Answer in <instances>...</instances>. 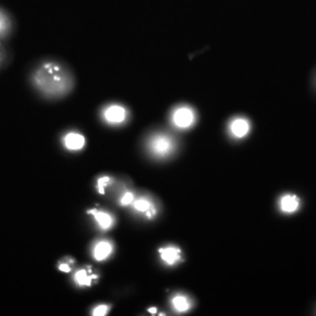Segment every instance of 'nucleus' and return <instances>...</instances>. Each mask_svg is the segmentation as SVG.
Masks as SVG:
<instances>
[{"label": "nucleus", "mask_w": 316, "mask_h": 316, "mask_svg": "<svg viewBox=\"0 0 316 316\" xmlns=\"http://www.w3.org/2000/svg\"><path fill=\"white\" fill-rule=\"evenodd\" d=\"M33 81L42 94L50 98H61L71 92L74 81L71 72L60 63L47 62L34 71Z\"/></svg>", "instance_id": "1"}, {"label": "nucleus", "mask_w": 316, "mask_h": 316, "mask_svg": "<svg viewBox=\"0 0 316 316\" xmlns=\"http://www.w3.org/2000/svg\"><path fill=\"white\" fill-rule=\"evenodd\" d=\"M175 148L174 139L165 133H156L148 142L150 153L157 158H167L174 151Z\"/></svg>", "instance_id": "2"}, {"label": "nucleus", "mask_w": 316, "mask_h": 316, "mask_svg": "<svg viewBox=\"0 0 316 316\" xmlns=\"http://www.w3.org/2000/svg\"><path fill=\"white\" fill-rule=\"evenodd\" d=\"M195 121V112L189 106H179L172 113V122L178 129H189Z\"/></svg>", "instance_id": "3"}, {"label": "nucleus", "mask_w": 316, "mask_h": 316, "mask_svg": "<svg viewBox=\"0 0 316 316\" xmlns=\"http://www.w3.org/2000/svg\"><path fill=\"white\" fill-rule=\"evenodd\" d=\"M127 116V110L119 105H112L105 109V120L110 124H121L126 121Z\"/></svg>", "instance_id": "4"}, {"label": "nucleus", "mask_w": 316, "mask_h": 316, "mask_svg": "<svg viewBox=\"0 0 316 316\" xmlns=\"http://www.w3.org/2000/svg\"><path fill=\"white\" fill-rule=\"evenodd\" d=\"M250 130V124L249 121L242 118L237 117L230 122L229 131L235 138H243L246 136Z\"/></svg>", "instance_id": "5"}, {"label": "nucleus", "mask_w": 316, "mask_h": 316, "mask_svg": "<svg viewBox=\"0 0 316 316\" xmlns=\"http://www.w3.org/2000/svg\"><path fill=\"white\" fill-rule=\"evenodd\" d=\"M300 204V199L297 196L287 194L280 200V209L286 213H292L299 209Z\"/></svg>", "instance_id": "6"}, {"label": "nucleus", "mask_w": 316, "mask_h": 316, "mask_svg": "<svg viewBox=\"0 0 316 316\" xmlns=\"http://www.w3.org/2000/svg\"><path fill=\"white\" fill-rule=\"evenodd\" d=\"M162 261L172 265L181 259L180 250L176 247H167L159 250Z\"/></svg>", "instance_id": "7"}, {"label": "nucleus", "mask_w": 316, "mask_h": 316, "mask_svg": "<svg viewBox=\"0 0 316 316\" xmlns=\"http://www.w3.org/2000/svg\"><path fill=\"white\" fill-rule=\"evenodd\" d=\"M84 143H85V139L80 133H68L64 138V144L68 150H81L83 149Z\"/></svg>", "instance_id": "8"}, {"label": "nucleus", "mask_w": 316, "mask_h": 316, "mask_svg": "<svg viewBox=\"0 0 316 316\" xmlns=\"http://www.w3.org/2000/svg\"><path fill=\"white\" fill-rule=\"evenodd\" d=\"M112 246L108 241H100L96 245L93 254L94 258L98 261H102L108 258L109 255L112 253Z\"/></svg>", "instance_id": "9"}, {"label": "nucleus", "mask_w": 316, "mask_h": 316, "mask_svg": "<svg viewBox=\"0 0 316 316\" xmlns=\"http://www.w3.org/2000/svg\"><path fill=\"white\" fill-rule=\"evenodd\" d=\"M172 306L177 312H187L191 308V302L185 296L177 295L172 299Z\"/></svg>", "instance_id": "10"}, {"label": "nucleus", "mask_w": 316, "mask_h": 316, "mask_svg": "<svg viewBox=\"0 0 316 316\" xmlns=\"http://www.w3.org/2000/svg\"><path fill=\"white\" fill-rule=\"evenodd\" d=\"M88 212L94 215L96 221H98L100 228H102L103 229H107L112 226V218L109 215L108 213L97 211V210H91V211H88Z\"/></svg>", "instance_id": "11"}, {"label": "nucleus", "mask_w": 316, "mask_h": 316, "mask_svg": "<svg viewBox=\"0 0 316 316\" xmlns=\"http://www.w3.org/2000/svg\"><path fill=\"white\" fill-rule=\"evenodd\" d=\"M92 279H97L96 275L87 276L86 270H80L76 273V281L78 282L79 286H91L92 285Z\"/></svg>", "instance_id": "12"}, {"label": "nucleus", "mask_w": 316, "mask_h": 316, "mask_svg": "<svg viewBox=\"0 0 316 316\" xmlns=\"http://www.w3.org/2000/svg\"><path fill=\"white\" fill-rule=\"evenodd\" d=\"M133 208L135 210H137L138 212H147L150 210H153L151 203L145 198H141L135 200L133 202Z\"/></svg>", "instance_id": "13"}, {"label": "nucleus", "mask_w": 316, "mask_h": 316, "mask_svg": "<svg viewBox=\"0 0 316 316\" xmlns=\"http://www.w3.org/2000/svg\"><path fill=\"white\" fill-rule=\"evenodd\" d=\"M11 28V22L8 17L0 11V37H4Z\"/></svg>", "instance_id": "14"}, {"label": "nucleus", "mask_w": 316, "mask_h": 316, "mask_svg": "<svg viewBox=\"0 0 316 316\" xmlns=\"http://www.w3.org/2000/svg\"><path fill=\"white\" fill-rule=\"evenodd\" d=\"M107 310H108V308L107 306L105 305H101V306H99L93 310V316H104L106 315L107 313Z\"/></svg>", "instance_id": "15"}, {"label": "nucleus", "mask_w": 316, "mask_h": 316, "mask_svg": "<svg viewBox=\"0 0 316 316\" xmlns=\"http://www.w3.org/2000/svg\"><path fill=\"white\" fill-rule=\"evenodd\" d=\"M133 200V194L132 192H126L125 195L122 197L121 200V203L122 206H128V205L132 203Z\"/></svg>", "instance_id": "16"}, {"label": "nucleus", "mask_w": 316, "mask_h": 316, "mask_svg": "<svg viewBox=\"0 0 316 316\" xmlns=\"http://www.w3.org/2000/svg\"><path fill=\"white\" fill-rule=\"evenodd\" d=\"M109 179L107 177L105 178H101V179H99V182H98V186H99V190H100V192L101 194L104 193V187L105 186L106 183L108 182Z\"/></svg>", "instance_id": "17"}, {"label": "nucleus", "mask_w": 316, "mask_h": 316, "mask_svg": "<svg viewBox=\"0 0 316 316\" xmlns=\"http://www.w3.org/2000/svg\"><path fill=\"white\" fill-rule=\"evenodd\" d=\"M59 269H60V270H62V271H64V272L71 271V268H70L69 265H67V264H61L60 267H59Z\"/></svg>", "instance_id": "18"}, {"label": "nucleus", "mask_w": 316, "mask_h": 316, "mask_svg": "<svg viewBox=\"0 0 316 316\" xmlns=\"http://www.w3.org/2000/svg\"><path fill=\"white\" fill-rule=\"evenodd\" d=\"M4 59V50H3V48L0 45V63L2 62V60Z\"/></svg>", "instance_id": "19"}, {"label": "nucleus", "mask_w": 316, "mask_h": 316, "mask_svg": "<svg viewBox=\"0 0 316 316\" xmlns=\"http://www.w3.org/2000/svg\"><path fill=\"white\" fill-rule=\"evenodd\" d=\"M149 312L151 313V314H156V312H157V309H156V308H150V309H149Z\"/></svg>", "instance_id": "20"}]
</instances>
